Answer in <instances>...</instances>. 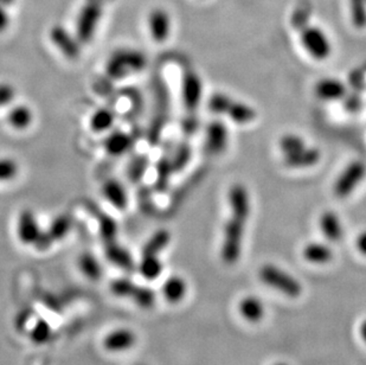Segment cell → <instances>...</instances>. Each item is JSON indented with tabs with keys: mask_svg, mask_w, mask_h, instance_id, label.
Segmentation results:
<instances>
[{
	"mask_svg": "<svg viewBox=\"0 0 366 365\" xmlns=\"http://www.w3.org/2000/svg\"><path fill=\"white\" fill-rule=\"evenodd\" d=\"M228 197L231 214L224 228L221 255L226 264H234L241 256L244 226L249 219L251 204L249 192L242 184L233 185Z\"/></svg>",
	"mask_w": 366,
	"mask_h": 365,
	"instance_id": "cell-1",
	"label": "cell"
},
{
	"mask_svg": "<svg viewBox=\"0 0 366 365\" xmlns=\"http://www.w3.org/2000/svg\"><path fill=\"white\" fill-rule=\"evenodd\" d=\"M146 65L148 57L143 51L124 48L110 55L106 63V72L110 79H125L132 74L143 72Z\"/></svg>",
	"mask_w": 366,
	"mask_h": 365,
	"instance_id": "cell-2",
	"label": "cell"
},
{
	"mask_svg": "<svg viewBox=\"0 0 366 365\" xmlns=\"http://www.w3.org/2000/svg\"><path fill=\"white\" fill-rule=\"evenodd\" d=\"M209 108L212 113L223 114L230 117L234 122L240 124H249L256 119V112L250 105L243 102L236 101L229 95L216 93L209 100Z\"/></svg>",
	"mask_w": 366,
	"mask_h": 365,
	"instance_id": "cell-3",
	"label": "cell"
},
{
	"mask_svg": "<svg viewBox=\"0 0 366 365\" xmlns=\"http://www.w3.org/2000/svg\"><path fill=\"white\" fill-rule=\"evenodd\" d=\"M259 276L261 281L272 287L274 290H279L281 293L286 294L289 297H299L302 293L301 283L298 278L288 274L287 271H282L281 268L274 264H264L259 271Z\"/></svg>",
	"mask_w": 366,
	"mask_h": 365,
	"instance_id": "cell-4",
	"label": "cell"
},
{
	"mask_svg": "<svg viewBox=\"0 0 366 365\" xmlns=\"http://www.w3.org/2000/svg\"><path fill=\"white\" fill-rule=\"evenodd\" d=\"M103 13V6L98 1H89L81 8L76 23V37L81 44L91 43L98 30Z\"/></svg>",
	"mask_w": 366,
	"mask_h": 365,
	"instance_id": "cell-5",
	"label": "cell"
},
{
	"mask_svg": "<svg viewBox=\"0 0 366 365\" xmlns=\"http://www.w3.org/2000/svg\"><path fill=\"white\" fill-rule=\"evenodd\" d=\"M301 41L305 49L315 60H324L331 55L332 46L324 31L319 27H303L301 29Z\"/></svg>",
	"mask_w": 366,
	"mask_h": 365,
	"instance_id": "cell-6",
	"label": "cell"
},
{
	"mask_svg": "<svg viewBox=\"0 0 366 365\" xmlns=\"http://www.w3.org/2000/svg\"><path fill=\"white\" fill-rule=\"evenodd\" d=\"M366 165L362 162H353L348 164V167L344 169L336 183H334V195L338 198H345L350 196L360 181L365 178Z\"/></svg>",
	"mask_w": 366,
	"mask_h": 365,
	"instance_id": "cell-7",
	"label": "cell"
},
{
	"mask_svg": "<svg viewBox=\"0 0 366 365\" xmlns=\"http://www.w3.org/2000/svg\"><path fill=\"white\" fill-rule=\"evenodd\" d=\"M203 96V83L200 75L193 70H185L181 79V98L186 112L195 113Z\"/></svg>",
	"mask_w": 366,
	"mask_h": 365,
	"instance_id": "cell-8",
	"label": "cell"
},
{
	"mask_svg": "<svg viewBox=\"0 0 366 365\" xmlns=\"http://www.w3.org/2000/svg\"><path fill=\"white\" fill-rule=\"evenodd\" d=\"M50 39L57 50L68 60H77L81 55V41L62 25L53 27L50 31Z\"/></svg>",
	"mask_w": 366,
	"mask_h": 365,
	"instance_id": "cell-9",
	"label": "cell"
},
{
	"mask_svg": "<svg viewBox=\"0 0 366 365\" xmlns=\"http://www.w3.org/2000/svg\"><path fill=\"white\" fill-rule=\"evenodd\" d=\"M148 27L150 36L155 43H165L170 37L172 29V22L169 12L162 8H153L148 17Z\"/></svg>",
	"mask_w": 366,
	"mask_h": 365,
	"instance_id": "cell-10",
	"label": "cell"
},
{
	"mask_svg": "<svg viewBox=\"0 0 366 365\" xmlns=\"http://www.w3.org/2000/svg\"><path fill=\"white\" fill-rule=\"evenodd\" d=\"M229 141V133L226 124L221 121H212L205 131V150L210 155H219L226 151Z\"/></svg>",
	"mask_w": 366,
	"mask_h": 365,
	"instance_id": "cell-11",
	"label": "cell"
},
{
	"mask_svg": "<svg viewBox=\"0 0 366 365\" xmlns=\"http://www.w3.org/2000/svg\"><path fill=\"white\" fill-rule=\"evenodd\" d=\"M43 230L39 228L37 219L31 210H24L20 212L17 223V233L19 241L24 245H36L42 235Z\"/></svg>",
	"mask_w": 366,
	"mask_h": 365,
	"instance_id": "cell-12",
	"label": "cell"
},
{
	"mask_svg": "<svg viewBox=\"0 0 366 365\" xmlns=\"http://www.w3.org/2000/svg\"><path fill=\"white\" fill-rule=\"evenodd\" d=\"M321 158V153L315 147H303L301 150L285 155V164L293 169H306L317 165Z\"/></svg>",
	"mask_w": 366,
	"mask_h": 365,
	"instance_id": "cell-13",
	"label": "cell"
},
{
	"mask_svg": "<svg viewBox=\"0 0 366 365\" xmlns=\"http://www.w3.org/2000/svg\"><path fill=\"white\" fill-rule=\"evenodd\" d=\"M136 342V337L134 332L131 331L129 328H117L107 335L103 345L106 347V350L120 352V351L129 350L131 347H134Z\"/></svg>",
	"mask_w": 366,
	"mask_h": 365,
	"instance_id": "cell-14",
	"label": "cell"
},
{
	"mask_svg": "<svg viewBox=\"0 0 366 365\" xmlns=\"http://www.w3.org/2000/svg\"><path fill=\"white\" fill-rule=\"evenodd\" d=\"M103 193L105 198L117 210H125L129 207V195L124 185L117 179L107 181L103 184Z\"/></svg>",
	"mask_w": 366,
	"mask_h": 365,
	"instance_id": "cell-15",
	"label": "cell"
},
{
	"mask_svg": "<svg viewBox=\"0 0 366 365\" xmlns=\"http://www.w3.org/2000/svg\"><path fill=\"white\" fill-rule=\"evenodd\" d=\"M320 230L325 238L331 242H338L343 238L344 230L339 217L333 211H325L320 216Z\"/></svg>",
	"mask_w": 366,
	"mask_h": 365,
	"instance_id": "cell-16",
	"label": "cell"
},
{
	"mask_svg": "<svg viewBox=\"0 0 366 365\" xmlns=\"http://www.w3.org/2000/svg\"><path fill=\"white\" fill-rule=\"evenodd\" d=\"M315 94L321 100L334 101V100H339L345 96L346 88L338 79H324L317 83Z\"/></svg>",
	"mask_w": 366,
	"mask_h": 365,
	"instance_id": "cell-17",
	"label": "cell"
},
{
	"mask_svg": "<svg viewBox=\"0 0 366 365\" xmlns=\"http://www.w3.org/2000/svg\"><path fill=\"white\" fill-rule=\"evenodd\" d=\"M302 255L311 264H324L332 260L333 252L329 245L320 242H312L303 248Z\"/></svg>",
	"mask_w": 366,
	"mask_h": 365,
	"instance_id": "cell-18",
	"label": "cell"
},
{
	"mask_svg": "<svg viewBox=\"0 0 366 365\" xmlns=\"http://www.w3.org/2000/svg\"><path fill=\"white\" fill-rule=\"evenodd\" d=\"M8 122L17 131H25L34 122V112L29 105H15L8 112Z\"/></svg>",
	"mask_w": 366,
	"mask_h": 365,
	"instance_id": "cell-19",
	"label": "cell"
},
{
	"mask_svg": "<svg viewBox=\"0 0 366 365\" xmlns=\"http://www.w3.org/2000/svg\"><path fill=\"white\" fill-rule=\"evenodd\" d=\"M107 153L114 157L125 155L132 146V138L125 132H114L103 143Z\"/></svg>",
	"mask_w": 366,
	"mask_h": 365,
	"instance_id": "cell-20",
	"label": "cell"
},
{
	"mask_svg": "<svg viewBox=\"0 0 366 365\" xmlns=\"http://www.w3.org/2000/svg\"><path fill=\"white\" fill-rule=\"evenodd\" d=\"M238 309L241 316L250 323H257L264 316L263 302L257 297H243Z\"/></svg>",
	"mask_w": 366,
	"mask_h": 365,
	"instance_id": "cell-21",
	"label": "cell"
},
{
	"mask_svg": "<svg viewBox=\"0 0 366 365\" xmlns=\"http://www.w3.org/2000/svg\"><path fill=\"white\" fill-rule=\"evenodd\" d=\"M186 292H188V286H186L185 280L181 276H171L167 278L162 286V293L167 302L176 304L184 299Z\"/></svg>",
	"mask_w": 366,
	"mask_h": 365,
	"instance_id": "cell-22",
	"label": "cell"
},
{
	"mask_svg": "<svg viewBox=\"0 0 366 365\" xmlns=\"http://www.w3.org/2000/svg\"><path fill=\"white\" fill-rule=\"evenodd\" d=\"M171 241V233L169 230L160 229L152 235V238L146 242L143 255L158 256L160 252L166 248Z\"/></svg>",
	"mask_w": 366,
	"mask_h": 365,
	"instance_id": "cell-23",
	"label": "cell"
},
{
	"mask_svg": "<svg viewBox=\"0 0 366 365\" xmlns=\"http://www.w3.org/2000/svg\"><path fill=\"white\" fill-rule=\"evenodd\" d=\"M115 115L108 108H100L91 114L89 127L95 133H103L108 131L113 126Z\"/></svg>",
	"mask_w": 366,
	"mask_h": 365,
	"instance_id": "cell-24",
	"label": "cell"
},
{
	"mask_svg": "<svg viewBox=\"0 0 366 365\" xmlns=\"http://www.w3.org/2000/svg\"><path fill=\"white\" fill-rule=\"evenodd\" d=\"M106 255L110 262H113L119 267L126 268V269L132 267V257L129 255V252L124 247L117 245L115 241L106 243Z\"/></svg>",
	"mask_w": 366,
	"mask_h": 365,
	"instance_id": "cell-25",
	"label": "cell"
},
{
	"mask_svg": "<svg viewBox=\"0 0 366 365\" xmlns=\"http://www.w3.org/2000/svg\"><path fill=\"white\" fill-rule=\"evenodd\" d=\"M72 226V217H69L68 214H60L51 222L46 233L53 242L60 241L70 233Z\"/></svg>",
	"mask_w": 366,
	"mask_h": 365,
	"instance_id": "cell-26",
	"label": "cell"
},
{
	"mask_svg": "<svg viewBox=\"0 0 366 365\" xmlns=\"http://www.w3.org/2000/svg\"><path fill=\"white\" fill-rule=\"evenodd\" d=\"M79 267L81 271L91 280H98L103 274L100 262L91 252H84L79 256Z\"/></svg>",
	"mask_w": 366,
	"mask_h": 365,
	"instance_id": "cell-27",
	"label": "cell"
},
{
	"mask_svg": "<svg viewBox=\"0 0 366 365\" xmlns=\"http://www.w3.org/2000/svg\"><path fill=\"white\" fill-rule=\"evenodd\" d=\"M162 264L158 256L143 255L140 264V273L148 280H155L162 274Z\"/></svg>",
	"mask_w": 366,
	"mask_h": 365,
	"instance_id": "cell-28",
	"label": "cell"
},
{
	"mask_svg": "<svg viewBox=\"0 0 366 365\" xmlns=\"http://www.w3.org/2000/svg\"><path fill=\"white\" fill-rule=\"evenodd\" d=\"M98 228L105 243L115 241L117 233V224L115 219H112L108 214H101L98 219Z\"/></svg>",
	"mask_w": 366,
	"mask_h": 365,
	"instance_id": "cell-29",
	"label": "cell"
},
{
	"mask_svg": "<svg viewBox=\"0 0 366 365\" xmlns=\"http://www.w3.org/2000/svg\"><path fill=\"white\" fill-rule=\"evenodd\" d=\"M280 150L282 152L283 155H291L294 152L301 150L303 147H306V143L305 140L300 138L299 136L295 134H287V136H282L280 140Z\"/></svg>",
	"mask_w": 366,
	"mask_h": 365,
	"instance_id": "cell-30",
	"label": "cell"
},
{
	"mask_svg": "<svg viewBox=\"0 0 366 365\" xmlns=\"http://www.w3.org/2000/svg\"><path fill=\"white\" fill-rule=\"evenodd\" d=\"M131 297L140 307H144V309L152 307L155 300V292L148 288H144V287L136 286Z\"/></svg>",
	"mask_w": 366,
	"mask_h": 365,
	"instance_id": "cell-31",
	"label": "cell"
},
{
	"mask_svg": "<svg viewBox=\"0 0 366 365\" xmlns=\"http://www.w3.org/2000/svg\"><path fill=\"white\" fill-rule=\"evenodd\" d=\"M19 174V165L15 159L0 158V181L15 179Z\"/></svg>",
	"mask_w": 366,
	"mask_h": 365,
	"instance_id": "cell-32",
	"label": "cell"
},
{
	"mask_svg": "<svg viewBox=\"0 0 366 365\" xmlns=\"http://www.w3.org/2000/svg\"><path fill=\"white\" fill-rule=\"evenodd\" d=\"M190 158H191V148L188 145H181L177 155H174V160L171 162L174 171L185 167L186 164L190 162Z\"/></svg>",
	"mask_w": 366,
	"mask_h": 365,
	"instance_id": "cell-33",
	"label": "cell"
},
{
	"mask_svg": "<svg viewBox=\"0 0 366 365\" xmlns=\"http://www.w3.org/2000/svg\"><path fill=\"white\" fill-rule=\"evenodd\" d=\"M134 288H136V285L129 280H126V278H120V280H117L115 283H112V290L117 297H131Z\"/></svg>",
	"mask_w": 366,
	"mask_h": 365,
	"instance_id": "cell-34",
	"label": "cell"
},
{
	"mask_svg": "<svg viewBox=\"0 0 366 365\" xmlns=\"http://www.w3.org/2000/svg\"><path fill=\"white\" fill-rule=\"evenodd\" d=\"M50 335H51V330L50 326L46 321H39L31 333V337L34 339V342H38V344H43L49 339Z\"/></svg>",
	"mask_w": 366,
	"mask_h": 365,
	"instance_id": "cell-35",
	"label": "cell"
},
{
	"mask_svg": "<svg viewBox=\"0 0 366 365\" xmlns=\"http://www.w3.org/2000/svg\"><path fill=\"white\" fill-rule=\"evenodd\" d=\"M15 98V89L10 83H0V108L10 105Z\"/></svg>",
	"mask_w": 366,
	"mask_h": 365,
	"instance_id": "cell-36",
	"label": "cell"
},
{
	"mask_svg": "<svg viewBox=\"0 0 366 365\" xmlns=\"http://www.w3.org/2000/svg\"><path fill=\"white\" fill-rule=\"evenodd\" d=\"M159 162L160 164L158 166V183L160 184V183H166L171 171H174V167H172V164L166 160H162Z\"/></svg>",
	"mask_w": 366,
	"mask_h": 365,
	"instance_id": "cell-37",
	"label": "cell"
},
{
	"mask_svg": "<svg viewBox=\"0 0 366 365\" xmlns=\"http://www.w3.org/2000/svg\"><path fill=\"white\" fill-rule=\"evenodd\" d=\"M10 25V15L5 11L4 6L0 5V34L4 32Z\"/></svg>",
	"mask_w": 366,
	"mask_h": 365,
	"instance_id": "cell-38",
	"label": "cell"
},
{
	"mask_svg": "<svg viewBox=\"0 0 366 365\" xmlns=\"http://www.w3.org/2000/svg\"><path fill=\"white\" fill-rule=\"evenodd\" d=\"M355 245H357L359 252H362V255H366V231L359 235Z\"/></svg>",
	"mask_w": 366,
	"mask_h": 365,
	"instance_id": "cell-39",
	"label": "cell"
},
{
	"mask_svg": "<svg viewBox=\"0 0 366 365\" xmlns=\"http://www.w3.org/2000/svg\"><path fill=\"white\" fill-rule=\"evenodd\" d=\"M360 335H362L364 342H366V319L362 321V326H360Z\"/></svg>",
	"mask_w": 366,
	"mask_h": 365,
	"instance_id": "cell-40",
	"label": "cell"
},
{
	"mask_svg": "<svg viewBox=\"0 0 366 365\" xmlns=\"http://www.w3.org/2000/svg\"><path fill=\"white\" fill-rule=\"evenodd\" d=\"M275 365H288V364H286V363H277V364H275Z\"/></svg>",
	"mask_w": 366,
	"mask_h": 365,
	"instance_id": "cell-41",
	"label": "cell"
},
{
	"mask_svg": "<svg viewBox=\"0 0 366 365\" xmlns=\"http://www.w3.org/2000/svg\"><path fill=\"white\" fill-rule=\"evenodd\" d=\"M140 365H145V364H140Z\"/></svg>",
	"mask_w": 366,
	"mask_h": 365,
	"instance_id": "cell-42",
	"label": "cell"
}]
</instances>
